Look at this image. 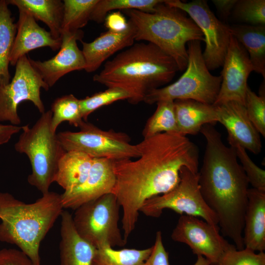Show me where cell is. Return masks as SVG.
<instances>
[{"mask_svg":"<svg viewBox=\"0 0 265 265\" xmlns=\"http://www.w3.org/2000/svg\"><path fill=\"white\" fill-rule=\"evenodd\" d=\"M179 71L175 60L155 45L138 43L107 61L93 81L107 88L118 87L136 105L151 90L169 83Z\"/></svg>","mask_w":265,"mask_h":265,"instance_id":"3","label":"cell"},{"mask_svg":"<svg viewBox=\"0 0 265 265\" xmlns=\"http://www.w3.org/2000/svg\"><path fill=\"white\" fill-rule=\"evenodd\" d=\"M93 162V158L82 152L66 151L58 162L54 182L64 191L74 189L86 179Z\"/></svg>","mask_w":265,"mask_h":265,"instance_id":"23","label":"cell"},{"mask_svg":"<svg viewBox=\"0 0 265 265\" xmlns=\"http://www.w3.org/2000/svg\"><path fill=\"white\" fill-rule=\"evenodd\" d=\"M198 172L182 167L178 184L169 191L146 200L140 212L147 216L159 217L164 210L170 209L181 215L200 217L210 224L218 225L216 215L202 196Z\"/></svg>","mask_w":265,"mask_h":265,"instance_id":"10","label":"cell"},{"mask_svg":"<svg viewBox=\"0 0 265 265\" xmlns=\"http://www.w3.org/2000/svg\"><path fill=\"white\" fill-rule=\"evenodd\" d=\"M214 105L217 122L227 130L229 145L238 144L254 154L260 153L262 147L260 133L250 120L245 106L236 101Z\"/></svg>","mask_w":265,"mask_h":265,"instance_id":"17","label":"cell"},{"mask_svg":"<svg viewBox=\"0 0 265 265\" xmlns=\"http://www.w3.org/2000/svg\"><path fill=\"white\" fill-rule=\"evenodd\" d=\"M218 225L199 217L183 214L172 231L173 240L187 245L193 254L202 256L211 265H217L224 254L236 247L219 233Z\"/></svg>","mask_w":265,"mask_h":265,"instance_id":"13","label":"cell"},{"mask_svg":"<svg viewBox=\"0 0 265 265\" xmlns=\"http://www.w3.org/2000/svg\"><path fill=\"white\" fill-rule=\"evenodd\" d=\"M157 104L155 111L148 119L142 131L144 138L162 132L179 133L174 101H161Z\"/></svg>","mask_w":265,"mask_h":265,"instance_id":"28","label":"cell"},{"mask_svg":"<svg viewBox=\"0 0 265 265\" xmlns=\"http://www.w3.org/2000/svg\"><path fill=\"white\" fill-rule=\"evenodd\" d=\"M136 29L128 21V26L124 31L114 32L108 30L101 33L93 41L87 43L81 41L82 52L85 61L84 70L91 73L97 70L109 57L116 52L132 46L135 41Z\"/></svg>","mask_w":265,"mask_h":265,"instance_id":"19","label":"cell"},{"mask_svg":"<svg viewBox=\"0 0 265 265\" xmlns=\"http://www.w3.org/2000/svg\"><path fill=\"white\" fill-rule=\"evenodd\" d=\"M161 0H98L90 16V20L103 23L108 13L115 10L136 9L152 13Z\"/></svg>","mask_w":265,"mask_h":265,"instance_id":"31","label":"cell"},{"mask_svg":"<svg viewBox=\"0 0 265 265\" xmlns=\"http://www.w3.org/2000/svg\"><path fill=\"white\" fill-rule=\"evenodd\" d=\"M17 32L10 57V65L15 66L18 60L29 52L48 47L53 51L59 49L61 39H55L50 31L41 27L28 12L19 10Z\"/></svg>","mask_w":265,"mask_h":265,"instance_id":"18","label":"cell"},{"mask_svg":"<svg viewBox=\"0 0 265 265\" xmlns=\"http://www.w3.org/2000/svg\"><path fill=\"white\" fill-rule=\"evenodd\" d=\"M52 117V111L48 110L32 127L22 126L23 132L15 144L16 151L26 154L30 161L32 170L28 183L42 194L49 191L58 162L66 152L51 129Z\"/></svg>","mask_w":265,"mask_h":265,"instance_id":"6","label":"cell"},{"mask_svg":"<svg viewBox=\"0 0 265 265\" xmlns=\"http://www.w3.org/2000/svg\"><path fill=\"white\" fill-rule=\"evenodd\" d=\"M115 183L113 160L93 159L85 181L74 189L61 194L64 209L76 210L85 203L112 193Z\"/></svg>","mask_w":265,"mask_h":265,"instance_id":"16","label":"cell"},{"mask_svg":"<svg viewBox=\"0 0 265 265\" xmlns=\"http://www.w3.org/2000/svg\"><path fill=\"white\" fill-rule=\"evenodd\" d=\"M51 129L56 132L58 126L67 121L70 125L79 127L84 121L82 119L80 100L69 94L56 98L52 105Z\"/></svg>","mask_w":265,"mask_h":265,"instance_id":"30","label":"cell"},{"mask_svg":"<svg viewBox=\"0 0 265 265\" xmlns=\"http://www.w3.org/2000/svg\"><path fill=\"white\" fill-rule=\"evenodd\" d=\"M0 256L6 265H34L31 260L20 250L4 248Z\"/></svg>","mask_w":265,"mask_h":265,"instance_id":"38","label":"cell"},{"mask_svg":"<svg viewBox=\"0 0 265 265\" xmlns=\"http://www.w3.org/2000/svg\"><path fill=\"white\" fill-rule=\"evenodd\" d=\"M237 0H212L217 11L222 19L227 20L232 12Z\"/></svg>","mask_w":265,"mask_h":265,"instance_id":"40","label":"cell"},{"mask_svg":"<svg viewBox=\"0 0 265 265\" xmlns=\"http://www.w3.org/2000/svg\"><path fill=\"white\" fill-rule=\"evenodd\" d=\"M243 230L244 248L265 250V191L248 188Z\"/></svg>","mask_w":265,"mask_h":265,"instance_id":"21","label":"cell"},{"mask_svg":"<svg viewBox=\"0 0 265 265\" xmlns=\"http://www.w3.org/2000/svg\"><path fill=\"white\" fill-rule=\"evenodd\" d=\"M104 22L106 27L111 31L121 32L128 26V21L120 11L108 13Z\"/></svg>","mask_w":265,"mask_h":265,"instance_id":"39","label":"cell"},{"mask_svg":"<svg viewBox=\"0 0 265 265\" xmlns=\"http://www.w3.org/2000/svg\"><path fill=\"white\" fill-rule=\"evenodd\" d=\"M143 265H170L168 254L163 245L160 231L156 233L152 251Z\"/></svg>","mask_w":265,"mask_h":265,"instance_id":"37","label":"cell"},{"mask_svg":"<svg viewBox=\"0 0 265 265\" xmlns=\"http://www.w3.org/2000/svg\"><path fill=\"white\" fill-rule=\"evenodd\" d=\"M222 67L220 88L213 105L236 101L245 106L247 80L254 70L247 52L232 35Z\"/></svg>","mask_w":265,"mask_h":265,"instance_id":"14","label":"cell"},{"mask_svg":"<svg viewBox=\"0 0 265 265\" xmlns=\"http://www.w3.org/2000/svg\"><path fill=\"white\" fill-rule=\"evenodd\" d=\"M164 2L185 12L202 31L206 45L202 54L208 69L222 66L231 36L229 26L215 16L207 0H165Z\"/></svg>","mask_w":265,"mask_h":265,"instance_id":"12","label":"cell"},{"mask_svg":"<svg viewBox=\"0 0 265 265\" xmlns=\"http://www.w3.org/2000/svg\"><path fill=\"white\" fill-rule=\"evenodd\" d=\"M235 149L238 159L253 188L265 191V171L258 167L249 158L246 150L238 144L230 145Z\"/></svg>","mask_w":265,"mask_h":265,"instance_id":"35","label":"cell"},{"mask_svg":"<svg viewBox=\"0 0 265 265\" xmlns=\"http://www.w3.org/2000/svg\"><path fill=\"white\" fill-rule=\"evenodd\" d=\"M22 126L0 124V145L7 143L12 136L22 130Z\"/></svg>","mask_w":265,"mask_h":265,"instance_id":"41","label":"cell"},{"mask_svg":"<svg viewBox=\"0 0 265 265\" xmlns=\"http://www.w3.org/2000/svg\"><path fill=\"white\" fill-rule=\"evenodd\" d=\"M165 1L152 13L136 9L123 12L135 26V40L155 45L175 60L179 71H184L188 60L186 44L194 40L204 41L203 35L185 12Z\"/></svg>","mask_w":265,"mask_h":265,"instance_id":"5","label":"cell"},{"mask_svg":"<svg viewBox=\"0 0 265 265\" xmlns=\"http://www.w3.org/2000/svg\"><path fill=\"white\" fill-rule=\"evenodd\" d=\"M63 209L61 194L54 192L30 204L0 192V241L16 245L34 265H41V243Z\"/></svg>","mask_w":265,"mask_h":265,"instance_id":"4","label":"cell"},{"mask_svg":"<svg viewBox=\"0 0 265 265\" xmlns=\"http://www.w3.org/2000/svg\"><path fill=\"white\" fill-rule=\"evenodd\" d=\"M26 55L21 57L16 64L15 72L12 80L0 86V121H8L17 126L21 120L18 107L24 101H30L39 111H45L41 99L40 90L47 91L49 86L34 68Z\"/></svg>","mask_w":265,"mask_h":265,"instance_id":"11","label":"cell"},{"mask_svg":"<svg viewBox=\"0 0 265 265\" xmlns=\"http://www.w3.org/2000/svg\"><path fill=\"white\" fill-rule=\"evenodd\" d=\"M217 265H265V253L235 247L224 254Z\"/></svg>","mask_w":265,"mask_h":265,"instance_id":"36","label":"cell"},{"mask_svg":"<svg viewBox=\"0 0 265 265\" xmlns=\"http://www.w3.org/2000/svg\"><path fill=\"white\" fill-rule=\"evenodd\" d=\"M60 216V265H92L96 248L78 234L69 212L63 210Z\"/></svg>","mask_w":265,"mask_h":265,"instance_id":"20","label":"cell"},{"mask_svg":"<svg viewBox=\"0 0 265 265\" xmlns=\"http://www.w3.org/2000/svg\"><path fill=\"white\" fill-rule=\"evenodd\" d=\"M79 128L78 132L67 131L57 133L66 151H79L93 159L112 160L139 157L137 145L131 144L129 136L124 132L104 131L85 121Z\"/></svg>","mask_w":265,"mask_h":265,"instance_id":"9","label":"cell"},{"mask_svg":"<svg viewBox=\"0 0 265 265\" xmlns=\"http://www.w3.org/2000/svg\"><path fill=\"white\" fill-rule=\"evenodd\" d=\"M197 260L193 265H211L209 261L202 256L198 255Z\"/></svg>","mask_w":265,"mask_h":265,"instance_id":"42","label":"cell"},{"mask_svg":"<svg viewBox=\"0 0 265 265\" xmlns=\"http://www.w3.org/2000/svg\"><path fill=\"white\" fill-rule=\"evenodd\" d=\"M0 265H6L0 256Z\"/></svg>","mask_w":265,"mask_h":265,"instance_id":"43","label":"cell"},{"mask_svg":"<svg viewBox=\"0 0 265 265\" xmlns=\"http://www.w3.org/2000/svg\"><path fill=\"white\" fill-rule=\"evenodd\" d=\"M232 14L244 24L265 25V0H237Z\"/></svg>","mask_w":265,"mask_h":265,"instance_id":"33","label":"cell"},{"mask_svg":"<svg viewBox=\"0 0 265 265\" xmlns=\"http://www.w3.org/2000/svg\"><path fill=\"white\" fill-rule=\"evenodd\" d=\"M6 0H0V86L10 81V57L17 32Z\"/></svg>","mask_w":265,"mask_h":265,"instance_id":"26","label":"cell"},{"mask_svg":"<svg viewBox=\"0 0 265 265\" xmlns=\"http://www.w3.org/2000/svg\"><path fill=\"white\" fill-rule=\"evenodd\" d=\"M130 95L125 90L118 87H110L80 100L82 119L86 121L88 116L104 106L122 100H128Z\"/></svg>","mask_w":265,"mask_h":265,"instance_id":"32","label":"cell"},{"mask_svg":"<svg viewBox=\"0 0 265 265\" xmlns=\"http://www.w3.org/2000/svg\"><path fill=\"white\" fill-rule=\"evenodd\" d=\"M7 3L44 23L55 39H61L63 2L60 0H7Z\"/></svg>","mask_w":265,"mask_h":265,"instance_id":"25","label":"cell"},{"mask_svg":"<svg viewBox=\"0 0 265 265\" xmlns=\"http://www.w3.org/2000/svg\"><path fill=\"white\" fill-rule=\"evenodd\" d=\"M262 92L257 95L248 87L246 96L245 107L248 116L260 134L265 136V96Z\"/></svg>","mask_w":265,"mask_h":265,"instance_id":"34","label":"cell"},{"mask_svg":"<svg viewBox=\"0 0 265 265\" xmlns=\"http://www.w3.org/2000/svg\"><path fill=\"white\" fill-rule=\"evenodd\" d=\"M201 132L206 140L199 185L203 198L215 214L223 236L244 248L243 230L248 202L249 182L233 147L223 142L213 125L206 124Z\"/></svg>","mask_w":265,"mask_h":265,"instance_id":"2","label":"cell"},{"mask_svg":"<svg viewBox=\"0 0 265 265\" xmlns=\"http://www.w3.org/2000/svg\"><path fill=\"white\" fill-rule=\"evenodd\" d=\"M231 35L247 52L254 71L265 78V25L229 26Z\"/></svg>","mask_w":265,"mask_h":265,"instance_id":"24","label":"cell"},{"mask_svg":"<svg viewBox=\"0 0 265 265\" xmlns=\"http://www.w3.org/2000/svg\"><path fill=\"white\" fill-rule=\"evenodd\" d=\"M174 109L179 133L196 134L206 124L215 125L217 122L215 105L191 99L174 101Z\"/></svg>","mask_w":265,"mask_h":265,"instance_id":"22","label":"cell"},{"mask_svg":"<svg viewBox=\"0 0 265 265\" xmlns=\"http://www.w3.org/2000/svg\"><path fill=\"white\" fill-rule=\"evenodd\" d=\"M83 32L80 29L61 33V44L58 53L52 58L29 61L46 83L51 87L63 76L74 71L84 70L85 61L77 41H82Z\"/></svg>","mask_w":265,"mask_h":265,"instance_id":"15","label":"cell"},{"mask_svg":"<svg viewBox=\"0 0 265 265\" xmlns=\"http://www.w3.org/2000/svg\"><path fill=\"white\" fill-rule=\"evenodd\" d=\"M98 0H64L61 33L85 26Z\"/></svg>","mask_w":265,"mask_h":265,"instance_id":"29","label":"cell"},{"mask_svg":"<svg viewBox=\"0 0 265 265\" xmlns=\"http://www.w3.org/2000/svg\"><path fill=\"white\" fill-rule=\"evenodd\" d=\"M120 206L112 193L85 203L75 210L73 216L78 234L96 248L123 246L127 242L119 228Z\"/></svg>","mask_w":265,"mask_h":265,"instance_id":"8","label":"cell"},{"mask_svg":"<svg viewBox=\"0 0 265 265\" xmlns=\"http://www.w3.org/2000/svg\"><path fill=\"white\" fill-rule=\"evenodd\" d=\"M152 251V246L144 249L120 250L102 246L96 248L92 265H143Z\"/></svg>","mask_w":265,"mask_h":265,"instance_id":"27","label":"cell"},{"mask_svg":"<svg viewBox=\"0 0 265 265\" xmlns=\"http://www.w3.org/2000/svg\"><path fill=\"white\" fill-rule=\"evenodd\" d=\"M138 159L113 160L115 183L112 191L123 210V238L127 241L148 199L172 189L186 167L198 172L197 146L186 136L162 132L137 144Z\"/></svg>","mask_w":265,"mask_h":265,"instance_id":"1","label":"cell"},{"mask_svg":"<svg viewBox=\"0 0 265 265\" xmlns=\"http://www.w3.org/2000/svg\"><path fill=\"white\" fill-rule=\"evenodd\" d=\"M187 52V64L184 74L174 83L150 91L144 102L152 105L161 101L191 99L214 104L220 88L221 76L210 73L203 57L201 41L189 42Z\"/></svg>","mask_w":265,"mask_h":265,"instance_id":"7","label":"cell"}]
</instances>
